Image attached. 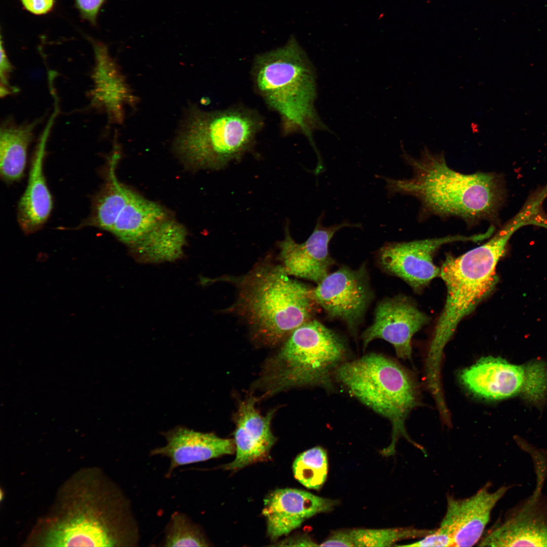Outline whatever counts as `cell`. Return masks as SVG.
<instances>
[{"instance_id": "obj_10", "label": "cell", "mask_w": 547, "mask_h": 547, "mask_svg": "<svg viewBox=\"0 0 547 547\" xmlns=\"http://www.w3.org/2000/svg\"><path fill=\"white\" fill-rule=\"evenodd\" d=\"M317 284L311 289L317 305L329 317L343 321L355 330L372 298L365 266L357 269L341 267Z\"/></svg>"}, {"instance_id": "obj_3", "label": "cell", "mask_w": 547, "mask_h": 547, "mask_svg": "<svg viewBox=\"0 0 547 547\" xmlns=\"http://www.w3.org/2000/svg\"><path fill=\"white\" fill-rule=\"evenodd\" d=\"M251 77L256 93L279 114L283 133L303 134L316 150L313 132L328 128L315 107V68L295 36L291 35L281 47L257 54Z\"/></svg>"}, {"instance_id": "obj_24", "label": "cell", "mask_w": 547, "mask_h": 547, "mask_svg": "<svg viewBox=\"0 0 547 547\" xmlns=\"http://www.w3.org/2000/svg\"><path fill=\"white\" fill-rule=\"evenodd\" d=\"M328 469L327 452L320 446L299 454L292 465L295 479L306 488L317 490H320L324 484Z\"/></svg>"}, {"instance_id": "obj_1", "label": "cell", "mask_w": 547, "mask_h": 547, "mask_svg": "<svg viewBox=\"0 0 547 547\" xmlns=\"http://www.w3.org/2000/svg\"><path fill=\"white\" fill-rule=\"evenodd\" d=\"M80 482L67 489L38 542L49 546H139V525L122 488L101 472H96L92 488Z\"/></svg>"}, {"instance_id": "obj_2", "label": "cell", "mask_w": 547, "mask_h": 547, "mask_svg": "<svg viewBox=\"0 0 547 547\" xmlns=\"http://www.w3.org/2000/svg\"><path fill=\"white\" fill-rule=\"evenodd\" d=\"M403 157L412 167L413 176L403 179L385 178L389 194L413 196L432 214L457 216L469 222L491 220L497 215L504 197L497 175L458 172L448 166L442 154L426 149L419 158L405 152Z\"/></svg>"}, {"instance_id": "obj_27", "label": "cell", "mask_w": 547, "mask_h": 547, "mask_svg": "<svg viewBox=\"0 0 547 547\" xmlns=\"http://www.w3.org/2000/svg\"><path fill=\"white\" fill-rule=\"evenodd\" d=\"M525 367L526 379L523 391L530 398H540L547 390V368L539 363Z\"/></svg>"}, {"instance_id": "obj_18", "label": "cell", "mask_w": 547, "mask_h": 547, "mask_svg": "<svg viewBox=\"0 0 547 547\" xmlns=\"http://www.w3.org/2000/svg\"><path fill=\"white\" fill-rule=\"evenodd\" d=\"M257 402L255 397L251 396L239 406L235 415L236 457L224 466L226 470L236 471L264 460L276 442L270 429L274 412L262 416L255 408Z\"/></svg>"}, {"instance_id": "obj_31", "label": "cell", "mask_w": 547, "mask_h": 547, "mask_svg": "<svg viewBox=\"0 0 547 547\" xmlns=\"http://www.w3.org/2000/svg\"><path fill=\"white\" fill-rule=\"evenodd\" d=\"M26 10L35 14H43L49 12L53 5V0H21Z\"/></svg>"}, {"instance_id": "obj_5", "label": "cell", "mask_w": 547, "mask_h": 547, "mask_svg": "<svg viewBox=\"0 0 547 547\" xmlns=\"http://www.w3.org/2000/svg\"><path fill=\"white\" fill-rule=\"evenodd\" d=\"M264 124L256 110L243 105L205 111L191 104L175 138L173 150L190 170L220 169L251 149Z\"/></svg>"}, {"instance_id": "obj_28", "label": "cell", "mask_w": 547, "mask_h": 547, "mask_svg": "<svg viewBox=\"0 0 547 547\" xmlns=\"http://www.w3.org/2000/svg\"><path fill=\"white\" fill-rule=\"evenodd\" d=\"M399 546L411 547L454 546L451 535L444 528L439 527L416 541Z\"/></svg>"}, {"instance_id": "obj_14", "label": "cell", "mask_w": 547, "mask_h": 547, "mask_svg": "<svg viewBox=\"0 0 547 547\" xmlns=\"http://www.w3.org/2000/svg\"><path fill=\"white\" fill-rule=\"evenodd\" d=\"M486 484L465 498L447 497L446 513L440 526L451 535L454 546H472L479 542L493 508L510 488L504 486L492 492Z\"/></svg>"}, {"instance_id": "obj_20", "label": "cell", "mask_w": 547, "mask_h": 547, "mask_svg": "<svg viewBox=\"0 0 547 547\" xmlns=\"http://www.w3.org/2000/svg\"><path fill=\"white\" fill-rule=\"evenodd\" d=\"M526 367L499 357H482L459 374L462 384L471 393L485 399H506L523 391Z\"/></svg>"}, {"instance_id": "obj_21", "label": "cell", "mask_w": 547, "mask_h": 547, "mask_svg": "<svg viewBox=\"0 0 547 547\" xmlns=\"http://www.w3.org/2000/svg\"><path fill=\"white\" fill-rule=\"evenodd\" d=\"M58 111L54 110L42 134L33 157L28 184L18 207V221L27 234L40 229L47 220L53 206L51 194L43 172L48 136Z\"/></svg>"}, {"instance_id": "obj_15", "label": "cell", "mask_w": 547, "mask_h": 547, "mask_svg": "<svg viewBox=\"0 0 547 547\" xmlns=\"http://www.w3.org/2000/svg\"><path fill=\"white\" fill-rule=\"evenodd\" d=\"M175 219L165 207L130 189L110 232L135 254Z\"/></svg>"}, {"instance_id": "obj_13", "label": "cell", "mask_w": 547, "mask_h": 547, "mask_svg": "<svg viewBox=\"0 0 547 547\" xmlns=\"http://www.w3.org/2000/svg\"><path fill=\"white\" fill-rule=\"evenodd\" d=\"M323 216L319 217L312 233L302 243L296 242L286 227L285 238L279 243L280 257L289 275L320 283L329 274L333 263L329 245L335 233L343 227L361 226L346 220L325 226L322 224Z\"/></svg>"}, {"instance_id": "obj_29", "label": "cell", "mask_w": 547, "mask_h": 547, "mask_svg": "<svg viewBox=\"0 0 547 547\" xmlns=\"http://www.w3.org/2000/svg\"><path fill=\"white\" fill-rule=\"evenodd\" d=\"M12 70V66L3 48L2 40H1V63H0V78L1 97H5L14 91L13 87L10 86L9 83V74Z\"/></svg>"}, {"instance_id": "obj_26", "label": "cell", "mask_w": 547, "mask_h": 547, "mask_svg": "<svg viewBox=\"0 0 547 547\" xmlns=\"http://www.w3.org/2000/svg\"><path fill=\"white\" fill-rule=\"evenodd\" d=\"M349 530L352 546H389L402 540L422 538L434 530L411 527Z\"/></svg>"}, {"instance_id": "obj_9", "label": "cell", "mask_w": 547, "mask_h": 547, "mask_svg": "<svg viewBox=\"0 0 547 547\" xmlns=\"http://www.w3.org/2000/svg\"><path fill=\"white\" fill-rule=\"evenodd\" d=\"M493 230L489 227L484 233L385 243L377 252L381 267L396 276L417 291L440 277V268L433 262L434 253L444 245L456 242H478L488 238Z\"/></svg>"}, {"instance_id": "obj_25", "label": "cell", "mask_w": 547, "mask_h": 547, "mask_svg": "<svg viewBox=\"0 0 547 547\" xmlns=\"http://www.w3.org/2000/svg\"><path fill=\"white\" fill-rule=\"evenodd\" d=\"M210 544L199 526L185 514L174 512L166 524L160 546H207Z\"/></svg>"}, {"instance_id": "obj_19", "label": "cell", "mask_w": 547, "mask_h": 547, "mask_svg": "<svg viewBox=\"0 0 547 547\" xmlns=\"http://www.w3.org/2000/svg\"><path fill=\"white\" fill-rule=\"evenodd\" d=\"M93 45L95 65L92 75L94 87L90 93L92 104L106 112L110 123L121 125L125 118L124 105L134 108L138 98L106 45L99 42Z\"/></svg>"}, {"instance_id": "obj_16", "label": "cell", "mask_w": 547, "mask_h": 547, "mask_svg": "<svg viewBox=\"0 0 547 547\" xmlns=\"http://www.w3.org/2000/svg\"><path fill=\"white\" fill-rule=\"evenodd\" d=\"M338 502L293 488L276 490L264 500L262 511L268 536L276 540L299 527L306 520L332 510Z\"/></svg>"}, {"instance_id": "obj_17", "label": "cell", "mask_w": 547, "mask_h": 547, "mask_svg": "<svg viewBox=\"0 0 547 547\" xmlns=\"http://www.w3.org/2000/svg\"><path fill=\"white\" fill-rule=\"evenodd\" d=\"M162 435L165 445L155 448L149 456H160L169 460L165 474L167 478L178 467L205 461L236 451L233 439H223L211 433L196 431L183 426H176Z\"/></svg>"}, {"instance_id": "obj_8", "label": "cell", "mask_w": 547, "mask_h": 547, "mask_svg": "<svg viewBox=\"0 0 547 547\" xmlns=\"http://www.w3.org/2000/svg\"><path fill=\"white\" fill-rule=\"evenodd\" d=\"M346 354L343 341L316 320L296 328L266 363L261 385L273 394L292 387H329Z\"/></svg>"}, {"instance_id": "obj_4", "label": "cell", "mask_w": 547, "mask_h": 547, "mask_svg": "<svg viewBox=\"0 0 547 547\" xmlns=\"http://www.w3.org/2000/svg\"><path fill=\"white\" fill-rule=\"evenodd\" d=\"M524 220L516 216L486 243L459 256L448 255L440 277L447 289L444 308L436 324L425 360L432 369L441 367L443 350L460 322L493 291L498 281L496 265L508 241Z\"/></svg>"}, {"instance_id": "obj_12", "label": "cell", "mask_w": 547, "mask_h": 547, "mask_svg": "<svg viewBox=\"0 0 547 547\" xmlns=\"http://www.w3.org/2000/svg\"><path fill=\"white\" fill-rule=\"evenodd\" d=\"M428 321L429 317L408 297L385 298L377 304L372 324L362 334L364 348L381 339L393 346L399 358L410 359L412 338Z\"/></svg>"}, {"instance_id": "obj_23", "label": "cell", "mask_w": 547, "mask_h": 547, "mask_svg": "<svg viewBox=\"0 0 547 547\" xmlns=\"http://www.w3.org/2000/svg\"><path fill=\"white\" fill-rule=\"evenodd\" d=\"M118 145L110 161L107 180L97 195L86 225L97 227L110 232L122 208L125 204L130 188L119 181L115 167L119 159Z\"/></svg>"}, {"instance_id": "obj_11", "label": "cell", "mask_w": 547, "mask_h": 547, "mask_svg": "<svg viewBox=\"0 0 547 547\" xmlns=\"http://www.w3.org/2000/svg\"><path fill=\"white\" fill-rule=\"evenodd\" d=\"M543 485L510 509L479 541L480 546H547V495Z\"/></svg>"}, {"instance_id": "obj_30", "label": "cell", "mask_w": 547, "mask_h": 547, "mask_svg": "<svg viewBox=\"0 0 547 547\" xmlns=\"http://www.w3.org/2000/svg\"><path fill=\"white\" fill-rule=\"evenodd\" d=\"M104 0H76L82 16L94 22L98 11Z\"/></svg>"}, {"instance_id": "obj_7", "label": "cell", "mask_w": 547, "mask_h": 547, "mask_svg": "<svg viewBox=\"0 0 547 547\" xmlns=\"http://www.w3.org/2000/svg\"><path fill=\"white\" fill-rule=\"evenodd\" d=\"M334 376L353 396L391 422V442L382 454L394 455L400 437L423 451L405 428L408 415L419 401L417 385L406 369L386 357L371 353L342 363Z\"/></svg>"}, {"instance_id": "obj_6", "label": "cell", "mask_w": 547, "mask_h": 547, "mask_svg": "<svg viewBox=\"0 0 547 547\" xmlns=\"http://www.w3.org/2000/svg\"><path fill=\"white\" fill-rule=\"evenodd\" d=\"M289 275L282 265L265 264L242 283L239 309L262 344L284 341L315 314L311 289Z\"/></svg>"}, {"instance_id": "obj_22", "label": "cell", "mask_w": 547, "mask_h": 547, "mask_svg": "<svg viewBox=\"0 0 547 547\" xmlns=\"http://www.w3.org/2000/svg\"><path fill=\"white\" fill-rule=\"evenodd\" d=\"M41 119L18 124L12 118L2 123L0 130V172L9 182L20 179L25 170L27 151L35 127Z\"/></svg>"}]
</instances>
